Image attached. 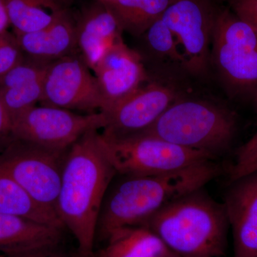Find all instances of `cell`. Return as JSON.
Masks as SVG:
<instances>
[{"instance_id":"cell-1","label":"cell","mask_w":257,"mask_h":257,"mask_svg":"<svg viewBox=\"0 0 257 257\" xmlns=\"http://www.w3.org/2000/svg\"><path fill=\"white\" fill-rule=\"evenodd\" d=\"M98 131L87 132L69 149L57 199V216L75 238L79 257H96L99 211L117 175Z\"/></svg>"},{"instance_id":"cell-2","label":"cell","mask_w":257,"mask_h":257,"mask_svg":"<svg viewBox=\"0 0 257 257\" xmlns=\"http://www.w3.org/2000/svg\"><path fill=\"white\" fill-rule=\"evenodd\" d=\"M213 161L160 175L126 177L111 182L101 204L96 240L105 241L115 230L142 226L166 205L203 188L220 173ZM113 182V181H112Z\"/></svg>"},{"instance_id":"cell-3","label":"cell","mask_w":257,"mask_h":257,"mask_svg":"<svg viewBox=\"0 0 257 257\" xmlns=\"http://www.w3.org/2000/svg\"><path fill=\"white\" fill-rule=\"evenodd\" d=\"M229 225L224 203L203 187L167 204L142 226L179 257H221L226 252Z\"/></svg>"},{"instance_id":"cell-4","label":"cell","mask_w":257,"mask_h":257,"mask_svg":"<svg viewBox=\"0 0 257 257\" xmlns=\"http://www.w3.org/2000/svg\"><path fill=\"white\" fill-rule=\"evenodd\" d=\"M236 131V116L227 108L206 101L178 99L140 134L216 158L231 146Z\"/></svg>"},{"instance_id":"cell-5","label":"cell","mask_w":257,"mask_h":257,"mask_svg":"<svg viewBox=\"0 0 257 257\" xmlns=\"http://www.w3.org/2000/svg\"><path fill=\"white\" fill-rule=\"evenodd\" d=\"M211 62L234 94L257 92V32L228 10H217Z\"/></svg>"},{"instance_id":"cell-6","label":"cell","mask_w":257,"mask_h":257,"mask_svg":"<svg viewBox=\"0 0 257 257\" xmlns=\"http://www.w3.org/2000/svg\"><path fill=\"white\" fill-rule=\"evenodd\" d=\"M102 135L107 156L117 175L143 177L168 173L213 161L207 152L191 150L150 135L124 138Z\"/></svg>"},{"instance_id":"cell-7","label":"cell","mask_w":257,"mask_h":257,"mask_svg":"<svg viewBox=\"0 0 257 257\" xmlns=\"http://www.w3.org/2000/svg\"><path fill=\"white\" fill-rule=\"evenodd\" d=\"M68 150H51L11 138L0 147V169L35 202L57 215V199Z\"/></svg>"},{"instance_id":"cell-8","label":"cell","mask_w":257,"mask_h":257,"mask_svg":"<svg viewBox=\"0 0 257 257\" xmlns=\"http://www.w3.org/2000/svg\"><path fill=\"white\" fill-rule=\"evenodd\" d=\"M12 138L67 151L82 135L106 124L103 113L79 114L56 106H35L11 120Z\"/></svg>"},{"instance_id":"cell-9","label":"cell","mask_w":257,"mask_h":257,"mask_svg":"<svg viewBox=\"0 0 257 257\" xmlns=\"http://www.w3.org/2000/svg\"><path fill=\"white\" fill-rule=\"evenodd\" d=\"M216 12L211 0H171L161 18L175 37L185 68L192 73L204 74L209 68Z\"/></svg>"},{"instance_id":"cell-10","label":"cell","mask_w":257,"mask_h":257,"mask_svg":"<svg viewBox=\"0 0 257 257\" xmlns=\"http://www.w3.org/2000/svg\"><path fill=\"white\" fill-rule=\"evenodd\" d=\"M40 103L86 114L100 112L102 107L95 76L77 54L49 64Z\"/></svg>"},{"instance_id":"cell-11","label":"cell","mask_w":257,"mask_h":257,"mask_svg":"<svg viewBox=\"0 0 257 257\" xmlns=\"http://www.w3.org/2000/svg\"><path fill=\"white\" fill-rule=\"evenodd\" d=\"M177 99L178 92L173 87L146 82L109 110L101 112L106 119L102 134L119 138L143 133Z\"/></svg>"},{"instance_id":"cell-12","label":"cell","mask_w":257,"mask_h":257,"mask_svg":"<svg viewBox=\"0 0 257 257\" xmlns=\"http://www.w3.org/2000/svg\"><path fill=\"white\" fill-rule=\"evenodd\" d=\"M105 112L148 80L141 55L123 40L106 52L93 69Z\"/></svg>"},{"instance_id":"cell-13","label":"cell","mask_w":257,"mask_h":257,"mask_svg":"<svg viewBox=\"0 0 257 257\" xmlns=\"http://www.w3.org/2000/svg\"><path fill=\"white\" fill-rule=\"evenodd\" d=\"M233 182L224 202L232 229L233 257H257V172Z\"/></svg>"},{"instance_id":"cell-14","label":"cell","mask_w":257,"mask_h":257,"mask_svg":"<svg viewBox=\"0 0 257 257\" xmlns=\"http://www.w3.org/2000/svg\"><path fill=\"white\" fill-rule=\"evenodd\" d=\"M122 29L102 2L92 5L77 20V52L92 70L106 52L121 41Z\"/></svg>"},{"instance_id":"cell-15","label":"cell","mask_w":257,"mask_h":257,"mask_svg":"<svg viewBox=\"0 0 257 257\" xmlns=\"http://www.w3.org/2000/svg\"><path fill=\"white\" fill-rule=\"evenodd\" d=\"M77 20L65 8L47 28L15 35L24 56L50 64L77 54Z\"/></svg>"},{"instance_id":"cell-16","label":"cell","mask_w":257,"mask_h":257,"mask_svg":"<svg viewBox=\"0 0 257 257\" xmlns=\"http://www.w3.org/2000/svg\"><path fill=\"white\" fill-rule=\"evenodd\" d=\"M62 230L18 216L0 214V253L18 256L58 246Z\"/></svg>"},{"instance_id":"cell-17","label":"cell","mask_w":257,"mask_h":257,"mask_svg":"<svg viewBox=\"0 0 257 257\" xmlns=\"http://www.w3.org/2000/svg\"><path fill=\"white\" fill-rule=\"evenodd\" d=\"M99 257H178L145 226H126L113 231Z\"/></svg>"},{"instance_id":"cell-18","label":"cell","mask_w":257,"mask_h":257,"mask_svg":"<svg viewBox=\"0 0 257 257\" xmlns=\"http://www.w3.org/2000/svg\"><path fill=\"white\" fill-rule=\"evenodd\" d=\"M0 214L18 216L63 230L62 221L33 199L6 172L0 169Z\"/></svg>"},{"instance_id":"cell-19","label":"cell","mask_w":257,"mask_h":257,"mask_svg":"<svg viewBox=\"0 0 257 257\" xmlns=\"http://www.w3.org/2000/svg\"><path fill=\"white\" fill-rule=\"evenodd\" d=\"M15 35L47 28L67 7L57 0H3Z\"/></svg>"},{"instance_id":"cell-20","label":"cell","mask_w":257,"mask_h":257,"mask_svg":"<svg viewBox=\"0 0 257 257\" xmlns=\"http://www.w3.org/2000/svg\"><path fill=\"white\" fill-rule=\"evenodd\" d=\"M117 20L123 31L142 36L162 18L171 0H100Z\"/></svg>"},{"instance_id":"cell-21","label":"cell","mask_w":257,"mask_h":257,"mask_svg":"<svg viewBox=\"0 0 257 257\" xmlns=\"http://www.w3.org/2000/svg\"><path fill=\"white\" fill-rule=\"evenodd\" d=\"M43 79L44 77L0 89V97L11 120L41 101Z\"/></svg>"},{"instance_id":"cell-22","label":"cell","mask_w":257,"mask_h":257,"mask_svg":"<svg viewBox=\"0 0 257 257\" xmlns=\"http://www.w3.org/2000/svg\"><path fill=\"white\" fill-rule=\"evenodd\" d=\"M142 36L145 37L147 46L152 52L185 67V60L175 37L162 18L152 24Z\"/></svg>"},{"instance_id":"cell-23","label":"cell","mask_w":257,"mask_h":257,"mask_svg":"<svg viewBox=\"0 0 257 257\" xmlns=\"http://www.w3.org/2000/svg\"><path fill=\"white\" fill-rule=\"evenodd\" d=\"M24 57L15 34H0V77L18 63Z\"/></svg>"},{"instance_id":"cell-24","label":"cell","mask_w":257,"mask_h":257,"mask_svg":"<svg viewBox=\"0 0 257 257\" xmlns=\"http://www.w3.org/2000/svg\"><path fill=\"white\" fill-rule=\"evenodd\" d=\"M229 172L232 182L257 172V144L253 146H242L239 149Z\"/></svg>"},{"instance_id":"cell-25","label":"cell","mask_w":257,"mask_h":257,"mask_svg":"<svg viewBox=\"0 0 257 257\" xmlns=\"http://www.w3.org/2000/svg\"><path fill=\"white\" fill-rule=\"evenodd\" d=\"M233 11L257 32V0H232Z\"/></svg>"},{"instance_id":"cell-26","label":"cell","mask_w":257,"mask_h":257,"mask_svg":"<svg viewBox=\"0 0 257 257\" xmlns=\"http://www.w3.org/2000/svg\"><path fill=\"white\" fill-rule=\"evenodd\" d=\"M11 119L0 97V147L12 138Z\"/></svg>"},{"instance_id":"cell-27","label":"cell","mask_w":257,"mask_h":257,"mask_svg":"<svg viewBox=\"0 0 257 257\" xmlns=\"http://www.w3.org/2000/svg\"><path fill=\"white\" fill-rule=\"evenodd\" d=\"M58 246H50L35 250L31 252L13 256L15 257H69L57 248Z\"/></svg>"},{"instance_id":"cell-28","label":"cell","mask_w":257,"mask_h":257,"mask_svg":"<svg viewBox=\"0 0 257 257\" xmlns=\"http://www.w3.org/2000/svg\"><path fill=\"white\" fill-rule=\"evenodd\" d=\"M10 26L8 12L3 0H0V34L8 32Z\"/></svg>"},{"instance_id":"cell-29","label":"cell","mask_w":257,"mask_h":257,"mask_svg":"<svg viewBox=\"0 0 257 257\" xmlns=\"http://www.w3.org/2000/svg\"><path fill=\"white\" fill-rule=\"evenodd\" d=\"M254 99H255V101H256V106H257V92L256 93V94H255ZM256 144H257V132L256 133L254 134V135H253L252 138L250 139V140H248L247 143L245 144V145H243V146H246V147L253 146V145H256Z\"/></svg>"},{"instance_id":"cell-30","label":"cell","mask_w":257,"mask_h":257,"mask_svg":"<svg viewBox=\"0 0 257 257\" xmlns=\"http://www.w3.org/2000/svg\"><path fill=\"white\" fill-rule=\"evenodd\" d=\"M59 3H60L61 4L63 5L64 6L68 7V5L72 3V0H57Z\"/></svg>"},{"instance_id":"cell-31","label":"cell","mask_w":257,"mask_h":257,"mask_svg":"<svg viewBox=\"0 0 257 257\" xmlns=\"http://www.w3.org/2000/svg\"><path fill=\"white\" fill-rule=\"evenodd\" d=\"M0 257H8V256H5V255L3 254V253H0Z\"/></svg>"},{"instance_id":"cell-32","label":"cell","mask_w":257,"mask_h":257,"mask_svg":"<svg viewBox=\"0 0 257 257\" xmlns=\"http://www.w3.org/2000/svg\"><path fill=\"white\" fill-rule=\"evenodd\" d=\"M96 257H99V256H98V255H97V256H96Z\"/></svg>"},{"instance_id":"cell-33","label":"cell","mask_w":257,"mask_h":257,"mask_svg":"<svg viewBox=\"0 0 257 257\" xmlns=\"http://www.w3.org/2000/svg\"><path fill=\"white\" fill-rule=\"evenodd\" d=\"M8 257H15V256H8Z\"/></svg>"},{"instance_id":"cell-34","label":"cell","mask_w":257,"mask_h":257,"mask_svg":"<svg viewBox=\"0 0 257 257\" xmlns=\"http://www.w3.org/2000/svg\"><path fill=\"white\" fill-rule=\"evenodd\" d=\"M178 257H179V256H178Z\"/></svg>"}]
</instances>
